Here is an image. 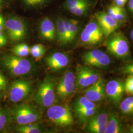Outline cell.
I'll use <instances>...</instances> for the list:
<instances>
[{"instance_id":"1","label":"cell","mask_w":133,"mask_h":133,"mask_svg":"<svg viewBox=\"0 0 133 133\" xmlns=\"http://www.w3.org/2000/svg\"><path fill=\"white\" fill-rule=\"evenodd\" d=\"M55 81L48 76L40 83L35 95L36 103L43 108L52 106L55 101Z\"/></svg>"},{"instance_id":"2","label":"cell","mask_w":133,"mask_h":133,"mask_svg":"<svg viewBox=\"0 0 133 133\" xmlns=\"http://www.w3.org/2000/svg\"><path fill=\"white\" fill-rule=\"evenodd\" d=\"M3 64L6 70L14 76L27 75L32 70V64L29 60L15 55L5 56Z\"/></svg>"},{"instance_id":"3","label":"cell","mask_w":133,"mask_h":133,"mask_svg":"<svg viewBox=\"0 0 133 133\" xmlns=\"http://www.w3.org/2000/svg\"><path fill=\"white\" fill-rule=\"evenodd\" d=\"M12 112L15 121L19 125L33 123L38 121L42 115L38 109L26 104L15 106Z\"/></svg>"},{"instance_id":"4","label":"cell","mask_w":133,"mask_h":133,"mask_svg":"<svg viewBox=\"0 0 133 133\" xmlns=\"http://www.w3.org/2000/svg\"><path fill=\"white\" fill-rule=\"evenodd\" d=\"M108 50L115 57L124 59L130 53V46L127 38L121 33L112 34L107 43Z\"/></svg>"},{"instance_id":"5","label":"cell","mask_w":133,"mask_h":133,"mask_svg":"<svg viewBox=\"0 0 133 133\" xmlns=\"http://www.w3.org/2000/svg\"><path fill=\"white\" fill-rule=\"evenodd\" d=\"M47 116L50 121L59 126H67L74 124V118L70 109L66 105H52L49 107Z\"/></svg>"},{"instance_id":"6","label":"cell","mask_w":133,"mask_h":133,"mask_svg":"<svg viewBox=\"0 0 133 133\" xmlns=\"http://www.w3.org/2000/svg\"><path fill=\"white\" fill-rule=\"evenodd\" d=\"M76 75V88L81 89L88 87L100 79L99 73L89 66H77Z\"/></svg>"},{"instance_id":"7","label":"cell","mask_w":133,"mask_h":133,"mask_svg":"<svg viewBox=\"0 0 133 133\" xmlns=\"http://www.w3.org/2000/svg\"><path fill=\"white\" fill-rule=\"evenodd\" d=\"M7 34L14 42L24 39L27 34V27L23 20L16 16H10L5 22Z\"/></svg>"},{"instance_id":"8","label":"cell","mask_w":133,"mask_h":133,"mask_svg":"<svg viewBox=\"0 0 133 133\" xmlns=\"http://www.w3.org/2000/svg\"><path fill=\"white\" fill-rule=\"evenodd\" d=\"M104 37V34L98 22L92 21L86 25L82 31L80 41L86 45H95L101 43Z\"/></svg>"},{"instance_id":"9","label":"cell","mask_w":133,"mask_h":133,"mask_svg":"<svg viewBox=\"0 0 133 133\" xmlns=\"http://www.w3.org/2000/svg\"><path fill=\"white\" fill-rule=\"evenodd\" d=\"M76 88V75L72 71H68L60 78L56 87L58 97L63 100L70 97Z\"/></svg>"},{"instance_id":"10","label":"cell","mask_w":133,"mask_h":133,"mask_svg":"<svg viewBox=\"0 0 133 133\" xmlns=\"http://www.w3.org/2000/svg\"><path fill=\"white\" fill-rule=\"evenodd\" d=\"M32 82L25 79H18L10 86V100L12 102H19L26 98L32 89Z\"/></svg>"},{"instance_id":"11","label":"cell","mask_w":133,"mask_h":133,"mask_svg":"<svg viewBox=\"0 0 133 133\" xmlns=\"http://www.w3.org/2000/svg\"><path fill=\"white\" fill-rule=\"evenodd\" d=\"M82 60L88 66L100 68L107 67L110 63L109 56L99 49H93L84 53L82 55Z\"/></svg>"},{"instance_id":"12","label":"cell","mask_w":133,"mask_h":133,"mask_svg":"<svg viewBox=\"0 0 133 133\" xmlns=\"http://www.w3.org/2000/svg\"><path fill=\"white\" fill-rule=\"evenodd\" d=\"M105 90L106 95L111 101L114 104L118 105L125 93L124 83L117 79L111 80L106 84Z\"/></svg>"},{"instance_id":"13","label":"cell","mask_w":133,"mask_h":133,"mask_svg":"<svg viewBox=\"0 0 133 133\" xmlns=\"http://www.w3.org/2000/svg\"><path fill=\"white\" fill-rule=\"evenodd\" d=\"M96 19L105 38L109 37L114 33L121 24L105 12L98 13L96 15Z\"/></svg>"},{"instance_id":"14","label":"cell","mask_w":133,"mask_h":133,"mask_svg":"<svg viewBox=\"0 0 133 133\" xmlns=\"http://www.w3.org/2000/svg\"><path fill=\"white\" fill-rule=\"evenodd\" d=\"M105 95V84L101 79L88 87L84 91V97L94 103L103 100Z\"/></svg>"},{"instance_id":"15","label":"cell","mask_w":133,"mask_h":133,"mask_svg":"<svg viewBox=\"0 0 133 133\" xmlns=\"http://www.w3.org/2000/svg\"><path fill=\"white\" fill-rule=\"evenodd\" d=\"M69 60L66 54L61 52H55L50 55L45 59L48 68L52 71H58L68 65Z\"/></svg>"},{"instance_id":"16","label":"cell","mask_w":133,"mask_h":133,"mask_svg":"<svg viewBox=\"0 0 133 133\" xmlns=\"http://www.w3.org/2000/svg\"><path fill=\"white\" fill-rule=\"evenodd\" d=\"M40 36L43 39L52 41L55 38L56 28L51 20L48 17H44L39 25Z\"/></svg>"},{"instance_id":"17","label":"cell","mask_w":133,"mask_h":133,"mask_svg":"<svg viewBox=\"0 0 133 133\" xmlns=\"http://www.w3.org/2000/svg\"><path fill=\"white\" fill-rule=\"evenodd\" d=\"M63 20L66 30L68 43H71L76 38L79 29V22L75 19L63 18Z\"/></svg>"},{"instance_id":"18","label":"cell","mask_w":133,"mask_h":133,"mask_svg":"<svg viewBox=\"0 0 133 133\" xmlns=\"http://www.w3.org/2000/svg\"><path fill=\"white\" fill-rule=\"evenodd\" d=\"M122 132V126L117 115L114 112L110 114L107 123L105 133H120Z\"/></svg>"},{"instance_id":"19","label":"cell","mask_w":133,"mask_h":133,"mask_svg":"<svg viewBox=\"0 0 133 133\" xmlns=\"http://www.w3.org/2000/svg\"><path fill=\"white\" fill-rule=\"evenodd\" d=\"M95 108H98V106L95 104V103L87 99L84 96L78 98L76 100L73 104V109L74 111L81 109Z\"/></svg>"},{"instance_id":"20","label":"cell","mask_w":133,"mask_h":133,"mask_svg":"<svg viewBox=\"0 0 133 133\" xmlns=\"http://www.w3.org/2000/svg\"><path fill=\"white\" fill-rule=\"evenodd\" d=\"M57 37L59 43L62 44L68 43L66 30L62 17L58 18L56 21Z\"/></svg>"},{"instance_id":"21","label":"cell","mask_w":133,"mask_h":133,"mask_svg":"<svg viewBox=\"0 0 133 133\" xmlns=\"http://www.w3.org/2000/svg\"><path fill=\"white\" fill-rule=\"evenodd\" d=\"M121 112L125 115L133 114V96H129L123 100L119 106Z\"/></svg>"},{"instance_id":"22","label":"cell","mask_w":133,"mask_h":133,"mask_svg":"<svg viewBox=\"0 0 133 133\" xmlns=\"http://www.w3.org/2000/svg\"><path fill=\"white\" fill-rule=\"evenodd\" d=\"M98 108L90 109H81L75 111L76 117L81 123L85 122L97 113Z\"/></svg>"},{"instance_id":"23","label":"cell","mask_w":133,"mask_h":133,"mask_svg":"<svg viewBox=\"0 0 133 133\" xmlns=\"http://www.w3.org/2000/svg\"><path fill=\"white\" fill-rule=\"evenodd\" d=\"M108 120V115L105 113H96L87 121L86 125H105L107 124Z\"/></svg>"},{"instance_id":"24","label":"cell","mask_w":133,"mask_h":133,"mask_svg":"<svg viewBox=\"0 0 133 133\" xmlns=\"http://www.w3.org/2000/svg\"><path fill=\"white\" fill-rule=\"evenodd\" d=\"M12 51L15 55L26 57L31 53V48L26 43H21L14 46L12 49Z\"/></svg>"},{"instance_id":"25","label":"cell","mask_w":133,"mask_h":133,"mask_svg":"<svg viewBox=\"0 0 133 133\" xmlns=\"http://www.w3.org/2000/svg\"><path fill=\"white\" fill-rule=\"evenodd\" d=\"M17 131L21 133H39L41 132L38 125L32 123L20 125L17 128Z\"/></svg>"},{"instance_id":"26","label":"cell","mask_w":133,"mask_h":133,"mask_svg":"<svg viewBox=\"0 0 133 133\" xmlns=\"http://www.w3.org/2000/svg\"><path fill=\"white\" fill-rule=\"evenodd\" d=\"M89 4L88 1L86 0L76 7L70 9L68 11L71 14H74L76 16H82L84 15L87 12Z\"/></svg>"},{"instance_id":"27","label":"cell","mask_w":133,"mask_h":133,"mask_svg":"<svg viewBox=\"0 0 133 133\" xmlns=\"http://www.w3.org/2000/svg\"><path fill=\"white\" fill-rule=\"evenodd\" d=\"M45 52V48L42 44H37L31 48V54L37 60L43 57Z\"/></svg>"},{"instance_id":"28","label":"cell","mask_w":133,"mask_h":133,"mask_svg":"<svg viewBox=\"0 0 133 133\" xmlns=\"http://www.w3.org/2000/svg\"><path fill=\"white\" fill-rule=\"evenodd\" d=\"M107 124L85 125L86 131L92 133H105Z\"/></svg>"},{"instance_id":"29","label":"cell","mask_w":133,"mask_h":133,"mask_svg":"<svg viewBox=\"0 0 133 133\" xmlns=\"http://www.w3.org/2000/svg\"><path fill=\"white\" fill-rule=\"evenodd\" d=\"M125 93L128 96H133V75H129L124 82Z\"/></svg>"},{"instance_id":"30","label":"cell","mask_w":133,"mask_h":133,"mask_svg":"<svg viewBox=\"0 0 133 133\" xmlns=\"http://www.w3.org/2000/svg\"><path fill=\"white\" fill-rule=\"evenodd\" d=\"M86 0H66L64 3V7L65 9L69 10L70 9L74 8L84 2Z\"/></svg>"},{"instance_id":"31","label":"cell","mask_w":133,"mask_h":133,"mask_svg":"<svg viewBox=\"0 0 133 133\" xmlns=\"http://www.w3.org/2000/svg\"><path fill=\"white\" fill-rule=\"evenodd\" d=\"M48 0H22L26 6L29 7H35L43 5Z\"/></svg>"},{"instance_id":"32","label":"cell","mask_w":133,"mask_h":133,"mask_svg":"<svg viewBox=\"0 0 133 133\" xmlns=\"http://www.w3.org/2000/svg\"><path fill=\"white\" fill-rule=\"evenodd\" d=\"M123 9V8L122 7H120V6H116L115 5H113L110 6L108 8L107 13L111 17L116 20L117 13Z\"/></svg>"},{"instance_id":"33","label":"cell","mask_w":133,"mask_h":133,"mask_svg":"<svg viewBox=\"0 0 133 133\" xmlns=\"http://www.w3.org/2000/svg\"><path fill=\"white\" fill-rule=\"evenodd\" d=\"M8 116L5 112L0 110V131L5 128L8 122Z\"/></svg>"},{"instance_id":"34","label":"cell","mask_w":133,"mask_h":133,"mask_svg":"<svg viewBox=\"0 0 133 133\" xmlns=\"http://www.w3.org/2000/svg\"><path fill=\"white\" fill-rule=\"evenodd\" d=\"M121 71L126 75H133V62L125 65L121 68Z\"/></svg>"},{"instance_id":"35","label":"cell","mask_w":133,"mask_h":133,"mask_svg":"<svg viewBox=\"0 0 133 133\" xmlns=\"http://www.w3.org/2000/svg\"><path fill=\"white\" fill-rule=\"evenodd\" d=\"M126 18H127V15H126V11H125V10H124V9H123L117 13L116 20L117 21H118L120 24H122L125 22Z\"/></svg>"},{"instance_id":"36","label":"cell","mask_w":133,"mask_h":133,"mask_svg":"<svg viewBox=\"0 0 133 133\" xmlns=\"http://www.w3.org/2000/svg\"><path fill=\"white\" fill-rule=\"evenodd\" d=\"M7 86V81L5 76L0 73V90H5Z\"/></svg>"},{"instance_id":"37","label":"cell","mask_w":133,"mask_h":133,"mask_svg":"<svg viewBox=\"0 0 133 133\" xmlns=\"http://www.w3.org/2000/svg\"><path fill=\"white\" fill-rule=\"evenodd\" d=\"M7 42V39L5 35L2 31H0V46H3L6 45Z\"/></svg>"},{"instance_id":"38","label":"cell","mask_w":133,"mask_h":133,"mask_svg":"<svg viewBox=\"0 0 133 133\" xmlns=\"http://www.w3.org/2000/svg\"><path fill=\"white\" fill-rule=\"evenodd\" d=\"M127 0H118L116 2H114V5L120 6V7H123L124 5L126 3Z\"/></svg>"},{"instance_id":"39","label":"cell","mask_w":133,"mask_h":133,"mask_svg":"<svg viewBox=\"0 0 133 133\" xmlns=\"http://www.w3.org/2000/svg\"><path fill=\"white\" fill-rule=\"evenodd\" d=\"M5 25V20L3 17L1 15H0V31H2L4 28Z\"/></svg>"},{"instance_id":"40","label":"cell","mask_w":133,"mask_h":133,"mask_svg":"<svg viewBox=\"0 0 133 133\" xmlns=\"http://www.w3.org/2000/svg\"><path fill=\"white\" fill-rule=\"evenodd\" d=\"M128 8L130 11L133 13V0H129L128 3Z\"/></svg>"},{"instance_id":"41","label":"cell","mask_w":133,"mask_h":133,"mask_svg":"<svg viewBox=\"0 0 133 133\" xmlns=\"http://www.w3.org/2000/svg\"><path fill=\"white\" fill-rule=\"evenodd\" d=\"M129 132L130 133H133V125L130 127Z\"/></svg>"},{"instance_id":"42","label":"cell","mask_w":133,"mask_h":133,"mask_svg":"<svg viewBox=\"0 0 133 133\" xmlns=\"http://www.w3.org/2000/svg\"><path fill=\"white\" fill-rule=\"evenodd\" d=\"M130 37H131V38L133 41V29L131 31V33H130Z\"/></svg>"},{"instance_id":"43","label":"cell","mask_w":133,"mask_h":133,"mask_svg":"<svg viewBox=\"0 0 133 133\" xmlns=\"http://www.w3.org/2000/svg\"><path fill=\"white\" fill-rule=\"evenodd\" d=\"M1 3H2V0H0V5H1Z\"/></svg>"},{"instance_id":"44","label":"cell","mask_w":133,"mask_h":133,"mask_svg":"<svg viewBox=\"0 0 133 133\" xmlns=\"http://www.w3.org/2000/svg\"><path fill=\"white\" fill-rule=\"evenodd\" d=\"M117 1H118V0H114V2H115Z\"/></svg>"}]
</instances>
